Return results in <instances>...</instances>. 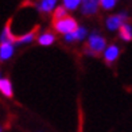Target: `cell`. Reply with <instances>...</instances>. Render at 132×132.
Returning a JSON list of instances; mask_svg holds the SVG:
<instances>
[{
	"label": "cell",
	"mask_w": 132,
	"mask_h": 132,
	"mask_svg": "<svg viewBox=\"0 0 132 132\" xmlns=\"http://www.w3.org/2000/svg\"><path fill=\"white\" fill-rule=\"evenodd\" d=\"M0 92L5 97H12L14 90H12V84L8 78H2L0 80Z\"/></svg>",
	"instance_id": "cell-8"
},
{
	"label": "cell",
	"mask_w": 132,
	"mask_h": 132,
	"mask_svg": "<svg viewBox=\"0 0 132 132\" xmlns=\"http://www.w3.org/2000/svg\"><path fill=\"white\" fill-rule=\"evenodd\" d=\"M100 2H96V0H85L81 4V11L84 15H94L98 10Z\"/></svg>",
	"instance_id": "cell-4"
},
{
	"label": "cell",
	"mask_w": 132,
	"mask_h": 132,
	"mask_svg": "<svg viewBox=\"0 0 132 132\" xmlns=\"http://www.w3.org/2000/svg\"><path fill=\"white\" fill-rule=\"evenodd\" d=\"M54 40H55V37H54V34H51V32H45V34L39 35L38 43L42 45V46H50V45L54 43Z\"/></svg>",
	"instance_id": "cell-11"
},
{
	"label": "cell",
	"mask_w": 132,
	"mask_h": 132,
	"mask_svg": "<svg viewBox=\"0 0 132 132\" xmlns=\"http://www.w3.org/2000/svg\"><path fill=\"white\" fill-rule=\"evenodd\" d=\"M125 20H127V14H119V15H112L106 19V27L111 31H115V30H120Z\"/></svg>",
	"instance_id": "cell-3"
},
{
	"label": "cell",
	"mask_w": 132,
	"mask_h": 132,
	"mask_svg": "<svg viewBox=\"0 0 132 132\" xmlns=\"http://www.w3.org/2000/svg\"><path fill=\"white\" fill-rule=\"evenodd\" d=\"M106 47V40L105 38H103L97 31H93L90 34V37L88 38V45H86V50L94 53L96 55L100 54L101 51H105Z\"/></svg>",
	"instance_id": "cell-2"
},
{
	"label": "cell",
	"mask_w": 132,
	"mask_h": 132,
	"mask_svg": "<svg viewBox=\"0 0 132 132\" xmlns=\"http://www.w3.org/2000/svg\"><path fill=\"white\" fill-rule=\"evenodd\" d=\"M80 4H82L80 0H65V2H63V7L66 10H76V8H78Z\"/></svg>",
	"instance_id": "cell-14"
},
{
	"label": "cell",
	"mask_w": 132,
	"mask_h": 132,
	"mask_svg": "<svg viewBox=\"0 0 132 132\" xmlns=\"http://www.w3.org/2000/svg\"><path fill=\"white\" fill-rule=\"evenodd\" d=\"M55 8H57L55 0H43L38 4V10L42 12H51V11H55Z\"/></svg>",
	"instance_id": "cell-9"
},
{
	"label": "cell",
	"mask_w": 132,
	"mask_h": 132,
	"mask_svg": "<svg viewBox=\"0 0 132 132\" xmlns=\"http://www.w3.org/2000/svg\"><path fill=\"white\" fill-rule=\"evenodd\" d=\"M66 10L63 5H58V7L55 8V11H54V19L55 20H59V19H63V18L68 16V12H66Z\"/></svg>",
	"instance_id": "cell-13"
},
{
	"label": "cell",
	"mask_w": 132,
	"mask_h": 132,
	"mask_svg": "<svg viewBox=\"0 0 132 132\" xmlns=\"http://www.w3.org/2000/svg\"><path fill=\"white\" fill-rule=\"evenodd\" d=\"M80 26L77 24V20L71 16H66L63 19L59 20H54V30L57 32H61L65 35H69L71 32H74Z\"/></svg>",
	"instance_id": "cell-1"
},
{
	"label": "cell",
	"mask_w": 132,
	"mask_h": 132,
	"mask_svg": "<svg viewBox=\"0 0 132 132\" xmlns=\"http://www.w3.org/2000/svg\"><path fill=\"white\" fill-rule=\"evenodd\" d=\"M15 51V45L11 42H4L0 45V59L2 61H7L12 57V54Z\"/></svg>",
	"instance_id": "cell-5"
},
{
	"label": "cell",
	"mask_w": 132,
	"mask_h": 132,
	"mask_svg": "<svg viewBox=\"0 0 132 132\" xmlns=\"http://www.w3.org/2000/svg\"><path fill=\"white\" fill-rule=\"evenodd\" d=\"M119 54H120V49H119V46L116 45H111V46H108L105 51H104V59H105V62L108 63H112V62H115L117 57H119Z\"/></svg>",
	"instance_id": "cell-6"
},
{
	"label": "cell",
	"mask_w": 132,
	"mask_h": 132,
	"mask_svg": "<svg viewBox=\"0 0 132 132\" xmlns=\"http://www.w3.org/2000/svg\"><path fill=\"white\" fill-rule=\"evenodd\" d=\"M85 37H88V30L84 26H80L74 32L65 35V40L66 42H76V40H82Z\"/></svg>",
	"instance_id": "cell-7"
},
{
	"label": "cell",
	"mask_w": 132,
	"mask_h": 132,
	"mask_svg": "<svg viewBox=\"0 0 132 132\" xmlns=\"http://www.w3.org/2000/svg\"><path fill=\"white\" fill-rule=\"evenodd\" d=\"M115 4H116L115 0H101V2H100V5L104 10H111V8L115 7Z\"/></svg>",
	"instance_id": "cell-15"
},
{
	"label": "cell",
	"mask_w": 132,
	"mask_h": 132,
	"mask_svg": "<svg viewBox=\"0 0 132 132\" xmlns=\"http://www.w3.org/2000/svg\"><path fill=\"white\" fill-rule=\"evenodd\" d=\"M119 32H120V38H121L123 40H125V42L132 40V27L128 24V23H124V24L120 27Z\"/></svg>",
	"instance_id": "cell-10"
},
{
	"label": "cell",
	"mask_w": 132,
	"mask_h": 132,
	"mask_svg": "<svg viewBox=\"0 0 132 132\" xmlns=\"http://www.w3.org/2000/svg\"><path fill=\"white\" fill-rule=\"evenodd\" d=\"M35 38V30H32V31H30L27 34H24L23 37H19L16 39L15 45H24V43H30V42H32Z\"/></svg>",
	"instance_id": "cell-12"
}]
</instances>
